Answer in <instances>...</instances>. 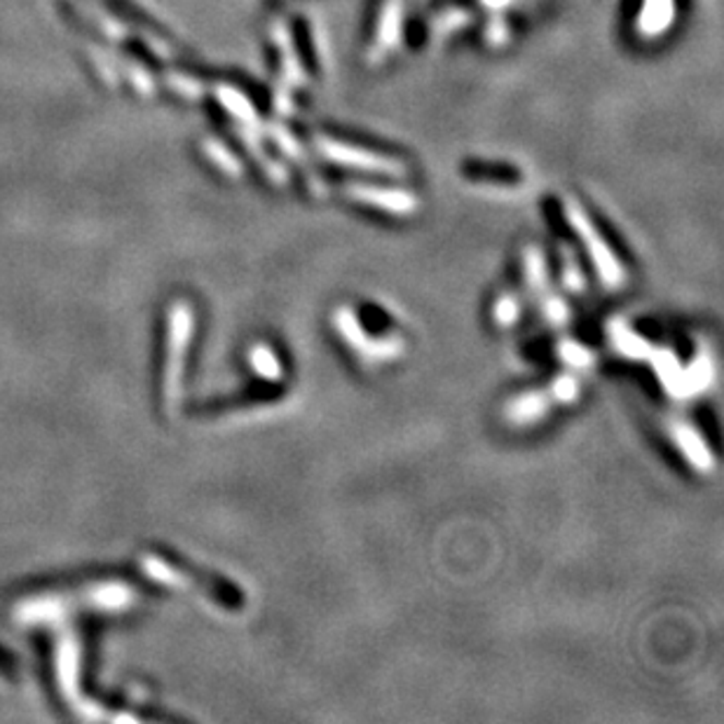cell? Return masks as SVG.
Here are the masks:
<instances>
[{
    "mask_svg": "<svg viewBox=\"0 0 724 724\" xmlns=\"http://www.w3.org/2000/svg\"><path fill=\"white\" fill-rule=\"evenodd\" d=\"M615 341H617L619 349L624 354H629V357H645V354H650V347L645 345V341H640V337L636 333H631L629 329H617Z\"/></svg>",
    "mask_w": 724,
    "mask_h": 724,
    "instance_id": "14",
    "label": "cell"
},
{
    "mask_svg": "<svg viewBox=\"0 0 724 724\" xmlns=\"http://www.w3.org/2000/svg\"><path fill=\"white\" fill-rule=\"evenodd\" d=\"M568 216H570L572 228H577V233L582 235L584 247L591 256L595 270H598V277H601L603 286L619 288L626 282V270H624L621 261L615 256V251L607 247V241L603 239V235L598 230H595V225L586 218V214L582 212V209L570 204Z\"/></svg>",
    "mask_w": 724,
    "mask_h": 724,
    "instance_id": "2",
    "label": "cell"
},
{
    "mask_svg": "<svg viewBox=\"0 0 724 724\" xmlns=\"http://www.w3.org/2000/svg\"><path fill=\"white\" fill-rule=\"evenodd\" d=\"M554 399L546 392H523L507 401L505 406V420L513 427H530L539 420H544L549 411L554 408Z\"/></svg>",
    "mask_w": 724,
    "mask_h": 724,
    "instance_id": "5",
    "label": "cell"
},
{
    "mask_svg": "<svg viewBox=\"0 0 724 724\" xmlns=\"http://www.w3.org/2000/svg\"><path fill=\"white\" fill-rule=\"evenodd\" d=\"M519 319H521V298L511 292L497 296V300L492 302L495 327L511 329V327H517Z\"/></svg>",
    "mask_w": 724,
    "mask_h": 724,
    "instance_id": "9",
    "label": "cell"
},
{
    "mask_svg": "<svg viewBox=\"0 0 724 724\" xmlns=\"http://www.w3.org/2000/svg\"><path fill=\"white\" fill-rule=\"evenodd\" d=\"M352 195L361 202H371L380 209H388V212H394V214H411L415 206L411 195H404V192H392V190L364 188V190H352Z\"/></svg>",
    "mask_w": 724,
    "mask_h": 724,
    "instance_id": "7",
    "label": "cell"
},
{
    "mask_svg": "<svg viewBox=\"0 0 724 724\" xmlns=\"http://www.w3.org/2000/svg\"><path fill=\"white\" fill-rule=\"evenodd\" d=\"M558 357L568 368H577V371H586L593 364V354L584 345H577L572 341H562L558 345Z\"/></svg>",
    "mask_w": 724,
    "mask_h": 724,
    "instance_id": "13",
    "label": "cell"
},
{
    "mask_svg": "<svg viewBox=\"0 0 724 724\" xmlns=\"http://www.w3.org/2000/svg\"><path fill=\"white\" fill-rule=\"evenodd\" d=\"M523 270H525V284L530 288V296H533L535 300H542L546 294L551 292L549 270H546L544 253L537 247L525 249Z\"/></svg>",
    "mask_w": 724,
    "mask_h": 724,
    "instance_id": "6",
    "label": "cell"
},
{
    "mask_svg": "<svg viewBox=\"0 0 724 724\" xmlns=\"http://www.w3.org/2000/svg\"><path fill=\"white\" fill-rule=\"evenodd\" d=\"M539 305H542V317H544L546 321H549L551 327L560 329V327H566L568 321H570V308H568V302L562 300L558 294L549 292V294H546V296L539 300Z\"/></svg>",
    "mask_w": 724,
    "mask_h": 724,
    "instance_id": "12",
    "label": "cell"
},
{
    "mask_svg": "<svg viewBox=\"0 0 724 724\" xmlns=\"http://www.w3.org/2000/svg\"><path fill=\"white\" fill-rule=\"evenodd\" d=\"M666 434L670 437L673 446L680 450L685 460L695 466L701 474H711L715 470V458L711 453V448L703 443L699 437V431L691 427L689 423L680 420V417H668L666 420Z\"/></svg>",
    "mask_w": 724,
    "mask_h": 724,
    "instance_id": "4",
    "label": "cell"
},
{
    "mask_svg": "<svg viewBox=\"0 0 724 724\" xmlns=\"http://www.w3.org/2000/svg\"><path fill=\"white\" fill-rule=\"evenodd\" d=\"M560 275H562V284L568 286V292L572 294H582L586 288V275L582 265L574 259L572 249L562 247V256H560Z\"/></svg>",
    "mask_w": 724,
    "mask_h": 724,
    "instance_id": "10",
    "label": "cell"
},
{
    "mask_svg": "<svg viewBox=\"0 0 724 724\" xmlns=\"http://www.w3.org/2000/svg\"><path fill=\"white\" fill-rule=\"evenodd\" d=\"M333 327L337 335L343 337L345 345L352 347V352L366 364V366H378V364H390L399 359L406 349L404 337L390 333L382 337L368 335L361 327L359 317L354 314L352 308H337L333 312Z\"/></svg>",
    "mask_w": 724,
    "mask_h": 724,
    "instance_id": "1",
    "label": "cell"
},
{
    "mask_svg": "<svg viewBox=\"0 0 724 724\" xmlns=\"http://www.w3.org/2000/svg\"><path fill=\"white\" fill-rule=\"evenodd\" d=\"M249 364L253 368V373H259L263 380L277 382L284 376L280 357L268 345H253L249 352Z\"/></svg>",
    "mask_w": 724,
    "mask_h": 724,
    "instance_id": "8",
    "label": "cell"
},
{
    "mask_svg": "<svg viewBox=\"0 0 724 724\" xmlns=\"http://www.w3.org/2000/svg\"><path fill=\"white\" fill-rule=\"evenodd\" d=\"M192 333V310L186 302H176L171 308V331H169V357H167V378L165 392L167 404L171 406L179 396V384L183 378V359Z\"/></svg>",
    "mask_w": 724,
    "mask_h": 724,
    "instance_id": "3",
    "label": "cell"
},
{
    "mask_svg": "<svg viewBox=\"0 0 724 724\" xmlns=\"http://www.w3.org/2000/svg\"><path fill=\"white\" fill-rule=\"evenodd\" d=\"M549 394L556 406H570L579 399V394H582V382L570 373H562L549 384Z\"/></svg>",
    "mask_w": 724,
    "mask_h": 724,
    "instance_id": "11",
    "label": "cell"
}]
</instances>
